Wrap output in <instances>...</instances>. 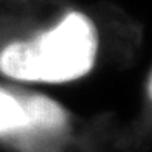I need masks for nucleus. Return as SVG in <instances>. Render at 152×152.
I'll return each instance as SVG.
<instances>
[{
	"label": "nucleus",
	"instance_id": "obj_1",
	"mask_svg": "<svg viewBox=\"0 0 152 152\" xmlns=\"http://www.w3.org/2000/svg\"><path fill=\"white\" fill-rule=\"evenodd\" d=\"M96 48L93 23L84 14L70 12L39 37L6 47L0 54V72L22 81H72L93 67Z\"/></svg>",
	"mask_w": 152,
	"mask_h": 152
},
{
	"label": "nucleus",
	"instance_id": "obj_2",
	"mask_svg": "<svg viewBox=\"0 0 152 152\" xmlns=\"http://www.w3.org/2000/svg\"><path fill=\"white\" fill-rule=\"evenodd\" d=\"M65 121L64 109L47 96L12 93L0 88V137L56 130Z\"/></svg>",
	"mask_w": 152,
	"mask_h": 152
}]
</instances>
